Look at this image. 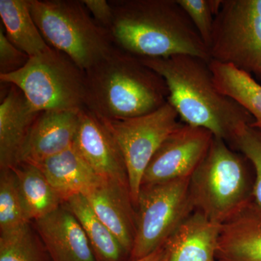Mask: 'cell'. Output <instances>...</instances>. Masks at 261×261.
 I'll return each mask as SVG.
<instances>
[{
    "label": "cell",
    "mask_w": 261,
    "mask_h": 261,
    "mask_svg": "<svg viewBox=\"0 0 261 261\" xmlns=\"http://www.w3.org/2000/svg\"><path fill=\"white\" fill-rule=\"evenodd\" d=\"M209 65L216 87L232 98L253 118L251 126L261 128V85L251 75L226 63L211 60Z\"/></svg>",
    "instance_id": "21"
},
{
    "label": "cell",
    "mask_w": 261,
    "mask_h": 261,
    "mask_svg": "<svg viewBox=\"0 0 261 261\" xmlns=\"http://www.w3.org/2000/svg\"><path fill=\"white\" fill-rule=\"evenodd\" d=\"M141 60L164 79L168 102L185 124L210 130L229 145L239 130L253 123L247 110L217 89L209 62L189 55Z\"/></svg>",
    "instance_id": "1"
},
{
    "label": "cell",
    "mask_w": 261,
    "mask_h": 261,
    "mask_svg": "<svg viewBox=\"0 0 261 261\" xmlns=\"http://www.w3.org/2000/svg\"><path fill=\"white\" fill-rule=\"evenodd\" d=\"M86 75V108L103 119L144 116L168 102L164 79L139 57L116 47Z\"/></svg>",
    "instance_id": "3"
},
{
    "label": "cell",
    "mask_w": 261,
    "mask_h": 261,
    "mask_svg": "<svg viewBox=\"0 0 261 261\" xmlns=\"http://www.w3.org/2000/svg\"><path fill=\"white\" fill-rule=\"evenodd\" d=\"M228 145L243 154L251 163L255 172L252 197L261 207V128L247 125L239 130Z\"/></svg>",
    "instance_id": "25"
},
{
    "label": "cell",
    "mask_w": 261,
    "mask_h": 261,
    "mask_svg": "<svg viewBox=\"0 0 261 261\" xmlns=\"http://www.w3.org/2000/svg\"><path fill=\"white\" fill-rule=\"evenodd\" d=\"M73 145L99 177L130 188L121 149L102 118L88 108L80 111Z\"/></svg>",
    "instance_id": "11"
},
{
    "label": "cell",
    "mask_w": 261,
    "mask_h": 261,
    "mask_svg": "<svg viewBox=\"0 0 261 261\" xmlns=\"http://www.w3.org/2000/svg\"><path fill=\"white\" fill-rule=\"evenodd\" d=\"M31 13L49 47L87 71L115 48L110 33L96 23L82 1L29 0Z\"/></svg>",
    "instance_id": "5"
},
{
    "label": "cell",
    "mask_w": 261,
    "mask_h": 261,
    "mask_svg": "<svg viewBox=\"0 0 261 261\" xmlns=\"http://www.w3.org/2000/svg\"><path fill=\"white\" fill-rule=\"evenodd\" d=\"M6 84L7 92L0 104L1 170L18 164L31 128L40 113L33 107L20 89Z\"/></svg>",
    "instance_id": "15"
},
{
    "label": "cell",
    "mask_w": 261,
    "mask_h": 261,
    "mask_svg": "<svg viewBox=\"0 0 261 261\" xmlns=\"http://www.w3.org/2000/svg\"><path fill=\"white\" fill-rule=\"evenodd\" d=\"M165 256L164 246L158 249L155 251L152 252L147 256L137 259V260L130 261H163Z\"/></svg>",
    "instance_id": "29"
},
{
    "label": "cell",
    "mask_w": 261,
    "mask_h": 261,
    "mask_svg": "<svg viewBox=\"0 0 261 261\" xmlns=\"http://www.w3.org/2000/svg\"><path fill=\"white\" fill-rule=\"evenodd\" d=\"M92 18L98 25L109 31L113 23V12L109 1L106 0H82Z\"/></svg>",
    "instance_id": "28"
},
{
    "label": "cell",
    "mask_w": 261,
    "mask_h": 261,
    "mask_svg": "<svg viewBox=\"0 0 261 261\" xmlns=\"http://www.w3.org/2000/svg\"><path fill=\"white\" fill-rule=\"evenodd\" d=\"M99 219L130 254L136 233V207L130 188L103 179L84 196Z\"/></svg>",
    "instance_id": "14"
},
{
    "label": "cell",
    "mask_w": 261,
    "mask_h": 261,
    "mask_svg": "<svg viewBox=\"0 0 261 261\" xmlns=\"http://www.w3.org/2000/svg\"><path fill=\"white\" fill-rule=\"evenodd\" d=\"M110 35L115 47L141 58L177 55L211 61L202 41L177 0H111Z\"/></svg>",
    "instance_id": "2"
},
{
    "label": "cell",
    "mask_w": 261,
    "mask_h": 261,
    "mask_svg": "<svg viewBox=\"0 0 261 261\" xmlns=\"http://www.w3.org/2000/svg\"><path fill=\"white\" fill-rule=\"evenodd\" d=\"M255 172L241 152L214 137L207 154L190 178L194 211L219 225L253 199Z\"/></svg>",
    "instance_id": "4"
},
{
    "label": "cell",
    "mask_w": 261,
    "mask_h": 261,
    "mask_svg": "<svg viewBox=\"0 0 261 261\" xmlns=\"http://www.w3.org/2000/svg\"><path fill=\"white\" fill-rule=\"evenodd\" d=\"M63 202L75 195L85 196L102 178L72 145L61 153L35 163Z\"/></svg>",
    "instance_id": "18"
},
{
    "label": "cell",
    "mask_w": 261,
    "mask_h": 261,
    "mask_svg": "<svg viewBox=\"0 0 261 261\" xmlns=\"http://www.w3.org/2000/svg\"><path fill=\"white\" fill-rule=\"evenodd\" d=\"M80 111H41L31 128L18 163L35 164L70 148L76 135Z\"/></svg>",
    "instance_id": "12"
},
{
    "label": "cell",
    "mask_w": 261,
    "mask_h": 261,
    "mask_svg": "<svg viewBox=\"0 0 261 261\" xmlns=\"http://www.w3.org/2000/svg\"><path fill=\"white\" fill-rule=\"evenodd\" d=\"M29 221H36L54 212L64 204L42 171L28 163L11 168Z\"/></svg>",
    "instance_id": "19"
},
{
    "label": "cell",
    "mask_w": 261,
    "mask_h": 261,
    "mask_svg": "<svg viewBox=\"0 0 261 261\" xmlns=\"http://www.w3.org/2000/svg\"><path fill=\"white\" fill-rule=\"evenodd\" d=\"M0 17L7 37L29 56L50 48L33 18L29 0H0Z\"/></svg>",
    "instance_id": "20"
},
{
    "label": "cell",
    "mask_w": 261,
    "mask_h": 261,
    "mask_svg": "<svg viewBox=\"0 0 261 261\" xmlns=\"http://www.w3.org/2000/svg\"><path fill=\"white\" fill-rule=\"evenodd\" d=\"M186 12L207 48L212 39L215 16L219 13L221 0H177Z\"/></svg>",
    "instance_id": "26"
},
{
    "label": "cell",
    "mask_w": 261,
    "mask_h": 261,
    "mask_svg": "<svg viewBox=\"0 0 261 261\" xmlns=\"http://www.w3.org/2000/svg\"><path fill=\"white\" fill-rule=\"evenodd\" d=\"M216 261H261V207L253 199L221 225Z\"/></svg>",
    "instance_id": "16"
},
{
    "label": "cell",
    "mask_w": 261,
    "mask_h": 261,
    "mask_svg": "<svg viewBox=\"0 0 261 261\" xmlns=\"http://www.w3.org/2000/svg\"><path fill=\"white\" fill-rule=\"evenodd\" d=\"M30 223L11 168L0 173V233L7 232Z\"/></svg>",
    "instance_id": "23"
},
{
    "label": "cell",
    "mask_w": 261,
    "mask_h": 261,
    "mask_svg": "<svg viewBox=\"0 0 261 261\" xmlns=\"http://www.w3.org/2000/svg\"><path fill=\"white\" fill-rule=\"evenodd\" d=\"M0 261H45L29 224L0 233Z\"/></svg>",
    "instance_id": "24"
},
{
    "label": "cell",
    "mask_w": 261,
    "mask_h": 261,
    "mask_svg": "<svg viewBox=\"0 0 261 261\" xmlns=\"http://www.w3.org/2000/svg\"><path fill=\"white\" fill-rule=\"evenodd\" d=\"M209 51L261 81V0H221Z\"/></svg>",
    "instance_id": "8"
},
{
    "label": "cell",
    "mask_w": 261,
    "mask_h": 261,
    "mask_svg": "<svg viewBox=\"0 0 261 261\" xmlns=\"http://www.w3.org/2000/svg\"><path fill=\"white\" fill-rule=\"evenodd\" d=\"M190 178L144 185L136 203V233L130 260L149 255L164 246L194 212Z\"/></svg>",
    "instance_id": "7"
},
{
    "label": "cell",
    "mask_w": 261,
    "mask_h": 261,
    "mask_svg": "<svg viewBox=\"0 0 261 261\" xmlns=\"http://www.w3.org/2000/svg\"><path fill=\"white\" fill-rule=\"evenodd\" d=\"M102 119L121 149L136 207L146 168L163 141L181 124L179 116L168 102L144 116L125 120Z\"/></svg>",
    "instance_id": "9"
},
{
    "label": "cell",
    "mask_w": 261,
    "mask_h": 261,
    "mask_svg": "<svg viewBox=\"0 0 261 261\" xmlns=\"http://www.w3.org/2000/svg\"><path fill=\"white\" fill-rule=\"evenodd\" d=\"M31 57L18 49L7 37L4 27H0V75L18 71L28 63Z\"/></svg>",
    "instance_id": "27"
},
{
    "label": "cell",
    "mask_w": 261,
    "mask_h": 261,
    "mask_svg": "<svg viewBox=\"0 0 261 261\" xmlns=\"http://www.w3.org/2000/svg\"><path fill=\"white\" fill-rule=\"evenodd\" d=\"M34 223L51 260L97 261L83 228L64 205Z\"/></svg>",
    "instance_id": "13"
},
{
    "label": "cell",
    "mask_w": 261,
    "mask_h": 261,
    "mask_svg": "<svg viewBox=\"0 0 261 261\" xmlns=\"http://www.w3.org/2000/svg\"><path fill=\"white\" fill-rule=\"evenodd\" d=\"M214 138L210 130L181 123L156 151L146 168L141 187L190 178Z\"/></svg>",
    "instance_id": "10"
},
{
    "label": "cell",
    "mask_w": 261,
    "mask_h": 261,
    "mask_svg": "<svg viewBox=\"0 0 261 261\" xmlns=\"http://www.w3.org/2000/svg\"><path fill=\"white\" fill-rule=\"evenodd\" d=\"M1 83L12 84L23 92L37 111H80L87 103V75L59 50L31 57L18 71L0 75Z\"/></svg>",
    "instance_id": "6"
},
{
    "label": "cell",
    "mask_w": 261,
    "mask_h": 261,
    "mask_svg": "<svg viewBox=\"0 0 261 261\" xmlns=\"http://www.w3.org/2000/svg\"><path fill=\"white\" fill-rule=\"evenodd\" d=\"M83 228L97 261H119L126 253L111 230L99 219L84 195H75L63 204Z\"/></svg>",
    "instance_id": "22"
},
{
    "label": "cell",
    "mask_w": 261,
    "mask_h": 261,
    "mask_svg": "<svg viewBox=\"0 0 261 261\" xmlns=\"http://www.w3.org/2000/svg\"><path fill=\"white\" fill-rule=\"evenodd\" d=\"M221 227L194 211L165 244L163 261H216Z\"/></svg>",
    "instance_id": "17"
}]
</instances>
